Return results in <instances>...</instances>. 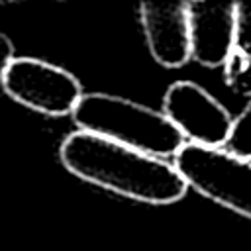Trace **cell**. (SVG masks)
<instances>
[{
    "label": "cell",
    "instance_id": "cell-9",
    "mask_svg": "<svg viewBox=\"0 0 251 251\" xmlns=\"http://www.w3.org/2000/svg\"><path fill=\"white\" fill-rule=\"evenodd\" d=\"M226 149L241 159L251 161V102L233 120V127L226 143Z\"/></svg>",
    "mask_w": 251,
    "mask_h": 251
},
{
    "label": "cell",
    "instance_id": "cell-2",
    "mask_svg": "<svg viewBox=\"0 0 251 251\" xmlns=\"http://www.w3.org/2000/svg\"><path fill=\"white\" fill-rule=\"evenodd\" d=\"M71 116L78 131L159 159L175 157L186 143L161 110L108 92H84Z\"/></svg>",
    "mask_w": 251,
    "mask_h": 251
},
{
    "label": "cell",
    "instance_id": "cell-4",
    "mask_svg": "<svg viewBox=\"0 0 251 251\" xmlns=\"http://www.w3.org/2000/svg\"><path fill=\"white\" fill-rule=\"evenodd\" d=\"M0 82L12 100L51 118L73 114L84 96L80 80L71 71L35 57H16Z\"/></svg>",
    "mask_w": 251,
    "mask_h": 251
},
{
    "label": "cell",
    "instance_id": "cell-1",
    "mask_svg": "<svg viewBox=\"0 0 251 251\" xmlns=\"http://www.w3.org/2000/svg\"><path fill=\"white\" fill-rule=\"evenodd\" d=\"M61 163L75 176L118 196L167 206L184 198L188 186L167 159L86 133H69L59 147Z\"/></svg>",
    "mask_w": 251,
    "mask_h": 251
},
{
    "label": "cell",
    "instance_id": "cell-3",
    "mask_svg": "<svg viewBox=\"0 0 251 251\" xmlns=\"http://www.w3.org/2000/svg\"><path fill=\"white\" fill-rule=\"evenodd\" d=\"M188 188L251 220V161L224 147L184 143L173 157Z\"/></svg>",
    "mask_w": 251,
    "mask_h": 251
},
{
    "label": "cell",
    "instance_id": "cell-7",
    "mask_svg": "<svg viewBox=\"0 0 251 251\" xmlns=\"http://www.w3.org/2000/svg\"><path fill=\"white\" fill-rule=\"evenodd\" d=\"M139 22L151 57L165 69H180L190 61L186 2H143Z\"/></svg>",
    "mask_w": 251,
    "mask_h": 251
},
{
    "label": "cell",
    "instance_id": "cell-8",
    "mask_svg": "<svg viewBox=\"0 0 251 251\" xmlns=\"http://www.w3.org/2000/svg\"><path fill=\"white\" fill-rule=\"evenodd\" d=\"M224 82L239 96H251V4H237L235 37L224 63Z\"/></svg>",
    "mask_w": 251,
    "mask_h": 251
},
{
    "label": "cell",
    "instance_id": "cell-6",
    "mask_svg": "<svg viewBox=\"0 0 251 251\" xmlns=\"http://www.w3.org/2000/svg\"><path fill=\"white\" fill-rule=\"evenodd\" d=\"M188 33H190V59L198 65L216 69L224 67L231 53L235 37V12L233 2H186Z\"/></svg>",
    "mask_w": 251,
    "mask_h": 251
},
{
    "label": "cell",
    "instance_id": "cell-10",
    "mask_svg": "<svg viewBox=\"0 0 251 251\" xmlns=\"http://www.w3.org/2000/svg\"><path fill=\"white\" fill-rule=\"evenodd\" d=\"M14 59H16V47H14L12 39H10L4 31H0V80H2V76H4V73H6V69H8V65H10Z\"/></svg>",
    "mask_w": 251,
    "mask_h": 251
},
{
    "label": "cell",
    "instance_id": "cell-5",
    "mask_svg": "<svg viewBox=\"0 0 251 251\" xmlns=\"http://www.w3.org/2000/svg\"><path fill=\"white\" fill-rule=\"evenodd\" d=\"M161 112L186 143L202 147H226L233 127L227 108L192 80L173 82L163 96Z\"/></svg>",
    "mask_w": 251,
    "mask_h": 251
}]
</instances>
